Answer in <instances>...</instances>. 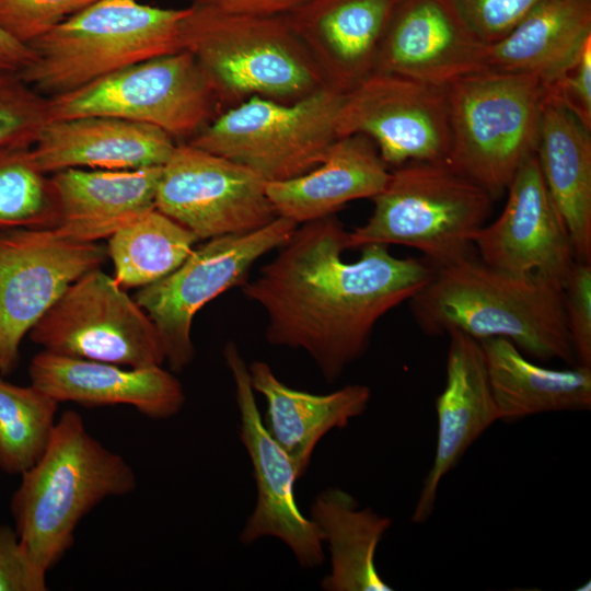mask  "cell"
<instances>
[{"label":"cell","instance_id":"6da1fadb","mask_svg":"<svg viewBox=\"0 0 591 591\" xmlns=\"http://www.w3.org/2000/svg\"><path fill=\"white\" fill-rule=\"evenodd\" d=\"M348 232L335 215L299 224L277 256L242 286L264 310L266 340L304 350L332 383L368 349L375 324L431 278L427 260L392 255L389 245L343 258Z\"/></svg>","mask_w":591,"mask_h":591},{"label":"cell","instance_id":"7a4b0ae2","mask_svg":"<svg viewBox=\"0 0 591 591\" xmlns=\"http://www.w3.org/2000/svg\"><path fill=\"white\" fill-rule=\"evenodd\" d=\"M563 288L541 273L514 275L496 269L474 254L434 267L408 303L428 335L460 329L478 340L502 337L537 360L559 359L576 366Z\"/></svg>","mask_w":591,"mask_h":591},{"label":"cell","instance_id":"3957f363","mask_svg":"<svg viewBox=\"0 0 591 591\" xmlns=\"http://www.w3.org/2000/svg\"><path fill=\"white\" fill-rule=\"evenodd\" d=\"M136 486L128 463L94 439L78 413L63 412L11 500L15 531L33 565L47 575L73 545L80 520L106 497Z\"/></svg>","mask_w":591,"mask_h":591},{"label":"cell","instance_id":"277c9868","mask_svg":"<svg viewBox=\"0 0 591 591\" xmlns=\"http://www.w3.org/2000/svg\"><path fill=\"white\" fill-rule=\"evenodd\" d=\"M181 43L220 106L252 96L294 102L328 86L287 15L236 14L190 4Z\"/></svg>","mask_w":591,"mask_h":591},{"label":"cell","instance_id":"5b68a950","mask_svg":"<svg viewBox=\"0 0 591 591\" xmlns=\"http://www.w3.org/2000/svg\"><path fill=\"white\" fill-rule=\"evenodd\" d=\"M187 8L139 0H97L27 46L34 61L20 77L46 97L77 90L130 65L182 50Z\"/></svg>","mask_w":591,"mask_h":591},{"label":"cell","instance_id":"8992f818","mask_svg":"<svg viewBox=\"0 0 591 591\" xmlns=\"http://www.w3.org/2000/svg\"><path fill=\"white\" fill-rule=\"evenodd\" d=\"M372 200L369 219L348 232V248L404 245L421 252L433 267L474 255V236L494 201L445 161L397 166Z\"/></svg>","mask_w":591,"mask_h":591},{"label":"cell","instance_id":"52a82bcc","mask_svg":"<svg viewBox=\"0 0 591 591\" xmlns=\"http://www.w3.org/2000/svg\"><path fill=\"white\" fill-rule=\"evenodd\" d=\"M447 92L451 144L445 162L495 200L536 152L544 103L541 80L489 69L454 81Z\"/></svg>","mask_w":591,"mask_h":591},{"label":"cell","instance_id":"ba28073f","mask_svg":"<svg viewBox=\"0 0 591 591\" xmlns=\"http://www.w3.org/2000/svg\"><path fill=\"white\" fill-rule=\"evenodd\" d=\"M344 97L329 86L294 102L252 96L186 142L245 165L266 182L289 179L321 164L338 139Z\"/></svg>","mask_w":591,"mask_h":591},{"label":"cell","instance_id":"9c48e42d","mask_svg":"<svg viewBox=\"0 0 591 591\" xmlns=\"http://www.w3.org/2000/svg\"><path fill=\"white\" fill-rule=\"evenodd\" d=\"M219 107L207 78L185 49L130 65L48 97L49 120L113 116L158 127L184 141L205 128Z\"/></svg>","mask_w":591,"mask_h":591},{"label":"cell","instance_id":"30bf717a","mask_svg":"<svg viewBox=\"0 0 591 591\" xmlns=\"http://www.w3.org/2000/svg\"><path fill=\"white\" fill-rule=\"evenodd\" d=\"M299 224L277 217L257 230L209 239L162 279L139 288L137 303L152 320L175 372L193 360L192 324L208 302L247 281L252 265L282 246Z\"/></svg>","mask_w":591,"mask_h":591},{"label":"cell","instance_id":"8fae6325","mask_svg":"<svg viewBox=\"0 0 591 591\" xmlns=\"http://www.w3.org/2000/svg\"><path fill=\"white\" fill-rule=\"evenodd\" d=\"M28 335L43 350L61 356L130 368L165 361L152 320L100 268L74 281Z\"/></svg>","mask_w":591,"mask_h":591},{"label":"cell","instance_id":"7c38bea8","mask_svg":"<svg viewBox=\"0 0 591 591\" xmlns=\"http://www.w3.org/2000/svg\"><path fill=\"white\" fill-rule=\"evenodd\" d=\"M106 257L99 242L54 228L0 230V374L16 367L23 338L65 291Z\"/></svg>","mask_w":591,"mask_h":591},{"label":"cell","instance_id":"4fadbf2b","mask_svg":"<svg viewBox=\"0 0 591 591\" xmlns=\"http://www.w3.org/2000/svg\"><path fill=\"white\" fill-rule=\"evenodd\" d=\"M266 183L245 165L182 141L161 167L155 208L198 240L251 232L278 217Z\"/></svg>","mask_w":591,"mask_h":591},{"label":"cell","instance_id":"5bb4252c","mask_svg":"<svg viewBox=\"0 0 591 591\" xmlns=\"http://www.w3.org/2000/svg\"><path fill=\"white\" fill-rule=\"evenodd\" d=\"M363 135L386 165L447 161L450 115L447 86L373 71L345 93L338 138Z\"/></svg>","mask_w":591,"mask_h":591},{"label":"cell","instance_id":"9a60e30c","mask_svg":"<svg viewBox=\"0 0 591 591\" xmlns=\"http://www.w3.org/2000/svg\"><path fill=\"white\" fill-rule=\"evenodd\" d=\"M223 355L235 386L240 440L251 459L257 488L256 506L241 531L240 541L248 545L265 536H273L291 549L301 567H318L325 560L323 540L315 523L304 517L297 505L296 468L263 425L248 366L236 345L229 341Z\"/></svg>","mask_w":591,"mask_h":591},{"label":"cell","instance_id":"2e32d148","mask_svg":"<svg viewBox=\"0 0 591 591\" xmlns=\"http://www.w3.org/2000/svg\"><path fill=\"white\" fill-rule=\"evenodd\" d=\"M507 192L500 216L474 236L479 258L514 275L541 273L564 287L575 251L535 154L519 167Z\"/></svg>","mask_w":591,"mask_h":591},{"label":"cell","instance_id":"e0dca14e","mask_svg":"<svg viewBox=\"0 0 591 591\" xmlns=\"http://www.w3.org/2000/svg\"><path fill=\"white\" fill-rule=\"evenodd\" d=\"M486 70L488 46L447 0H402L385 30L373 69L440 86Z\"/></svg>","mask_w":591,"mask_h":591},{"label":"cell","instance_id":"ac0fdd59","mask_svg":"<svg viewBox=\"0 0 591 591\" xmlns=\"http://www.w3.org/2000/svg\"><path fill=\"white\" fill-rule=\"evenodd\" d=\"M447 334L450 338L447 378L436 399V451L412 513L410 520L416 524L425 523L431 517L442 478L499 420L480 341L460 329H450Z\"/></svg>","mask_w":591,"mask_h":591},{"label":"cell","instance_id":"d6986e66","mask_svg":"<svg viewBox=\"0 0 591 591\" xmlns=\"http://www.w3.org/2000/svg\"><path fill=\"white\" fill-rule=\"evenodd\" d=\"M28 374L31 384L58 403L130 405L153 419L173 417L185 403L181 382L161 366L130 368L42 350Z\"/></svg>","mask_w":591,"mask_h":591},{"label":"cell","instance_id":"ffe728a7","mask_svg":"<svg viewBox=\"0 0 591 591\" xmlns=\"http://www.w3.org/2000/svg\"><path fill=\"white\" fill-rule=\"evenodd\" d=\"M402 0H309L287 15L326 84L347 93L374 69Z\"/></svg>","mask_w":591,"mask_h":591},{"label":"cell","instance_id":"44dd1931","mask_svg":"<svg viewBox=\"0 0 591 591\" xmlns=\"http://www.w3.org/2000/svg\"><path fill=\"white\" fill-rule=\"evenodd\" d=\"M176 143L158 127L91 115L48 120L32 154L46 175L66 169L136 170L162 166Z\"/></svg>","mask_w":591,"mask_h":591},{"label":"cell","instance_id":"7402d4cb","mask_svg":"<svg viewBox=\"0 0 591 591\" xmlns=\"http://www.w3.org/2000/svg\"><path fill=\"white\" fill-rule=\"evenodd\" d=\"M161 167L66 169L53 173L49 182L58 211L54 229L79 242L111 237L155 208Z\"/></svg>","mask_w":591,"mask_h":591},{"label":"cell","instance_id":"603a6c76","mask_svg":"<svg viewBox=\"0 0 591 591\" xmlns=\"http://www.w3.org/2000/svg\"><path fill=\"white\" fill-rule=\"evenodd\" d=\"M390 173L371 139L349 135L338 138L313 170L267 182L266 194L278 217L301 224L335 215L352 200L372 199L384 188Z\"/></svg>","mask_w":591,"mask_h":591},{"label":"cell","instance_id":"cb8c5ba5","mask_svg":"<svg viewBox=\"0 0 591 591\" xmlns=\"http://www.w3.org/2000/svg\"><path fill=\"white\" fill-rule=\"evenodd\" d=\"M248 372L253 390L266 399L263 425L292 462L298 479L306 473L318 441L362 415L371 398L363 384H348L327 394L291 389L264 361L251 363Z\"/></svg>","mask_w":591,"mask_h":591},{"label":"cell","instance_id":"d4e9b609","mask_svg":"<svg viewBox=\"0 0 591 591\" xmlns=\"http://www.w3.org/2000/svg\"><path fill=\"white\" fill-rule=\"evenodd\" d=\"M591 129L544 97L536 159L571 237L577 262L591 263Z\"/></svg>","mask_w":591,"mask_h":591},{"label":"cell","instance_id":"484cf974","mask_svg":"<svg viewBox=\"0 0 591 591\" xmlns=\"http://www.w3.org/2000/svg\"><path fill=\"white\" fill-rule=\"evenodd\" d=\"M499 420L520 421L555 412L591 410V367L548 369L529 360L510 340H479Z\"/></svg>","mask_w":591,"mask_h":591},{"label":"cell","instance_id":"4316f807","mask_svg":"<svg viewBox=\"0 0 591 591\" xmlns=\"http://www.w3.org/2000/svg\"><path fill=\"white\" fill-rule=\"evenodd\" d=\"M331 554V570L321 581L326 591H392L375 565L378 546L392 521L340 488L321 491L310 507Z\"/></svg>","mask_w":591,"mask_h":591},{"label":"cell","instance_id":"83f0119b","mask_svg":"<svg viewBox=\"0 0 591 591\" xmlns=\"http://www.w3.org/2000/svg\"><path fill=\"white\" fill-rule=\"evenodd\" d=\"M590 37L591 0H544L505 37L488 45V66L544 79Z\"/></svg>","mask_w":591,"mask_h":591},{"label":"cell","instance_id":"f1b7e54d","mask_svg":"<svg viewBox=\"0 0 591 591\" xmlns=\"http://www.w3.org/2000/svg\"><path fill=\"white\" fill-rule=\"evenodd\" d=\"M199 241L189 230L153 208L108 237L107 256L123 288H142L175 270Z\"/></svg>","mask_w":591,"mask_h":591},{"label":"cell","instance_id":"f546056e","mask_svg":"<svg viewBox=\"0 0 591 591\" xmlns=\"http://www.w3.org/2000/svg\"><path fill=\"white\" fill-rule=\"evenodd\" d=\"M59 403L31 384L20 386L0 378V468L23 474L46 451L56 426Z\"/></svg>","mask_w":591,"mask_h":591},{"label":"cell","instance_id":"4dcf8cb0","mask_svg":"<svg viewBox=\"0 0 591 591\" xmlns=\"http://www.w3.org/2000/svg\"><path fill=\"white\" fill-rule=\"evenodd\" d=\"M58 211L49 177L32 146L0 147V230L54 228Z\"/></svg>","mask_w":591,"mask_h":591},{"label":"cell","instance_id":"1f68e13d","mask_svg":"<svg viewBox=\"0 0 591 591\" xmlns=\"http://www.w3.org/2000/svg\"><path fill=\"white\" fill-rule=\"evenodd\" d=\"M48 120V97L0 69V147L33 146Z\"/></svg>","mask_w":591,"mask_h":591},{"label":"cell","instance_id":"d6a6232c","mask_svg":"<svg viewBox=\"0 0 591 591\" xmlns=\"http://www.w3.org/2000/svg\"><path fill=\"white\" fill-rule=\"evenodd\" d=\"M97 0H0V28L28 45Z\"/></svg>","mask_w":591,"mask_h":591},{"label":"cell","instance_id":"836d02e7","mask_svg":"<svg viewBox=\"0 0 591 591\" xmlns=\"http://www.w3.org/2000/svg\"><path fill=\"white\" fill-rule=\"evenodd\" d=\"M540 80L545 99L561 105L591 129V37L557 70Z\"/></svg>","mask_w":591,"mask_h":591},{"label":"cell","instance_id":"e575fe53","mask_svg":"<svg viewBox=\"0 0 591 591\" xmlns=\"http://www.w3.org/2000/svg\"><path fill=\"white\" fill-rule=\"evenodd\" d=\"M462 22L485 45L505 37L544 0H447Z\"/></svg>","mask_w":591,"mask_h":591},{"label":"cell","instance_id":"d590c367","mask_svg":"<svg viewBox=\"0 0 591 591\" xmlns=\"http://www.w3.org/2000/svg\"><path fill=\"white\" fill-rule=\"evenodd\" d=\"M563 291L565 318L576 363L591 367V263L576 260Z\"/></svg>","mask_w":591,"mask_h":591},{"label":"cell","instance_id":"8d00e7d4","mask_svg":"<svg viewBox=\"0 0 591 591\" xmlns=\"http://www.w3.org/2000/svg\"><path fill=\"white\" fill-rule=\"evenodd\" d=\"M46 575L31 561L18 533L0 525V591H45Z\"/></svg>","mask_w":591,"mask_h":591},{"label":"cell","instance_id":"74e56055","mask_svg":"<svg viewBox=\"0 0 591 591\" xmlns=\"http://www.w3.org/2000/svg\"><path fill=\"white\" fill-rule=\"evenodd\" d=\"M193 5L229 13L274 16L288 15L309 0H189Z\"/></svg>","mask_w":591,"mask_h":591},{"label":"cell","instance_id":"f35d334b","mask_svg":"<svg viewBox=\"0 0 591 591\" xmlns=\"http://www.w3.org/2000/svg\"><path fill=\"white\" fill-rule=\"evenodd\" d=\"M33 50L0 28V69L21 72L34 61Z\"/></svg>","mask_w":591,"mask_h":591}]
</instances>
